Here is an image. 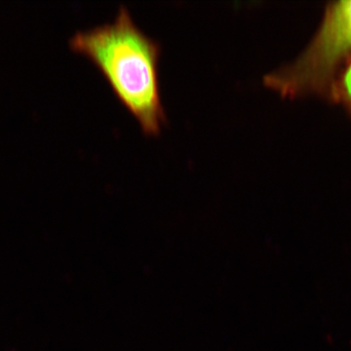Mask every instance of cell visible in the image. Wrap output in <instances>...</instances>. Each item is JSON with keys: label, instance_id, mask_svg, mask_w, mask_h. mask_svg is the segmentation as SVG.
Instances as JSON below:
<instances>
[{"label": "cell", "instance_id": "cell-1", "mask_svg": "<svg viewBox=\"0 0 351 351\" xmlns=\"http://www.w3.org/2000/svg\"><path fill=\"white\" fill-rule=\"evenodd\" d=\"M71 44L98 66L144 133L159 134L166 121L158 76L161 48L136 25L126 7L112 23L79 32Z\"/></svg>", "mask_w": 351, "mask_h": 351}, {"label": "cell", "instance_id": "cell-3", "mask_svg": "<svg viewBox=\"0 0 351 351\" xmlns=\"http://www.w3.org/2000/svg\"><path fill=\"white\" fill-rule=\"evenodd\" d=\"M344 86L346 88V94L348 95L351 101V64L349 66L344 77Z\"/></svg>", "mask_w": 351, "mask_h": 351}, {"label": "cell", "instance_id": "cell-2", "mask_svg": "<svg viewBox=\"0 0 351 351\" xmlns=\"http://www.w3.org/2000/svg\"><path fill=\"white\" fill-rule=\"evenodd\" d=\"M351 56V0L328 8L319 34L293 65L265 78L266 84L285 95H295L326 81Z\"/></svg>", "mask_w": 351, "mask_h": 351}]
</instances>
